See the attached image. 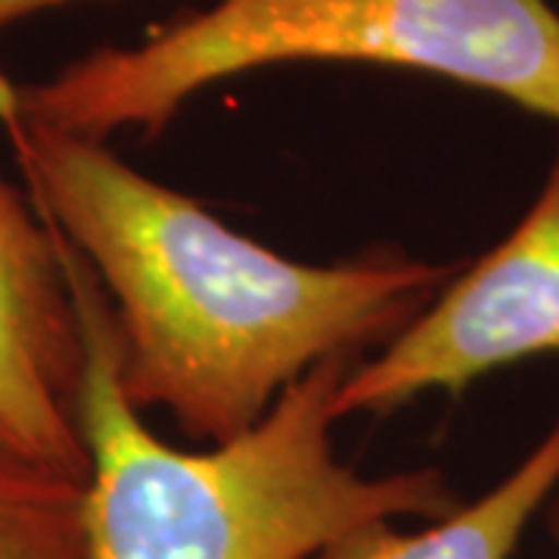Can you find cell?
Segmentation results:
<instances>
[{"mask_svg":"<svg viewBox=\"0 0 559 559\" xmlns=\"http://www.w3.org/2000/svg\"><path fill=\"white\" fill-rule=\"evenodd\" d=\"M0 134L40 218L100 283L128 401L165 407L205 444L249 432L323 360L399 336L460 271L401 255L286 259L140 175L106 140L25 116L3 87Z\"/></svg>","mask_w":559,"mask_h":559,"instance_id":"1","label":"cell"},{"mask_svg":"<svg viewBox=\"0 0 559 559\" xmlns=\"http://www.w3.org/2000/svg\"><path fill=\"white\" fill-rule=\"evenodd\" d=\"M75 3H97V0H0V32L16 25V22L40 16L47 10H60V7H75Z\"/></svg>","mask_w":559,"mask_h":559,"instance_id":"8","label":"cell"},{"mask_svg":"<svg viewBox=\"0 0 559 559\" xmlns=\"http://www.w3.org/2000/svg\"><path fill=\"white\" fill-rule=\"evenodd\" d=\"M554 532H557V538H559V507H557V513H554Z\"/></svg>","mask_w":559,"mask_h":559,"instance_id":"9","label":"cell"},{"mask_svg":"<svg viewBox=\"0 0 559 559\" xmlns=\"http://www.w3.org/2000/svg\"><path fill=\"white\" fill-rule=\"evenodd\" d=\"M53 237L84 345V559H311L367 522L457 510L432 466L364 476L336 457L333 399L358 358L318 364L237 439L205 451L159 439L121 389L100 283L72 242Z\"/></svg>","mask_w":559,"mask_h":559,"instance_id":"2","label":"cell"},{"mask_svg":"<svg viewBox=\"0 0 559 559\" xmlns=\"http://www.w3.org/2000/svg\"><path fill=\"white\" fill-rule=\"evenodd\" d=\"M538 355H559V146L520 224L448 280L377 358L348 367L333 414H392L436 389L463 395Z\"/></svg>","mask_w":559,"mask_h":559,"instance_id":"4","label":"cell"},{"mask_svg":"<svg viewBox=\"0 0 559 559\" xmlns=\"http://www.w3.org/2000/svg\"><path fill=\"white\" fill-rule=\"evenodd\" d=\"M84 479L0 448V559H84Z\"/></svg>","mask_w":559,"mask_h":559,"instance_id":"7","label":"cell"},{"mask_svg":"<svg viewBox=\"0 0 559 559\" xmlns=\"http://www.w3.org/2000/svg\"><path fill=\"white\" fill-rule=\"evenodd\" d=\"M293 62L419 72L559 121V13L547 0H212L47 79L0 72V87L69 134L156 138L202 91Z\"/></svg>","mask_w":559,"mask_h":559,"instance_id":"3","label":"cell"},{"mask_svg":"<svg viewBox=\"0 0 559 559\" xmlns=\"http://www.w3.org/2000/svg\"><path fill=\"white\" fill-rule=\"evenodd\" d=\"M559 485V417L525 457L473 503L401 532L392 520L352 528L311 559H513L528 522Z\"/></svg>","mask_w":559,"mask_h":559,"instance_id":"6","label":"cell"},{"mask_svg":"<svg viewBox=\"0 0 559 559\" xmlns=\"http://www.w3.org/2000/svg\"><path fill=\"white\" fill-rule=\"evenodd\" d=\"M81 373L79 314L53 227L0 171V448L84 479Z\"/></svg>","mask_w":559,"mask_h":559,"instance_id":"5","label":"cell"}]
</instances>
